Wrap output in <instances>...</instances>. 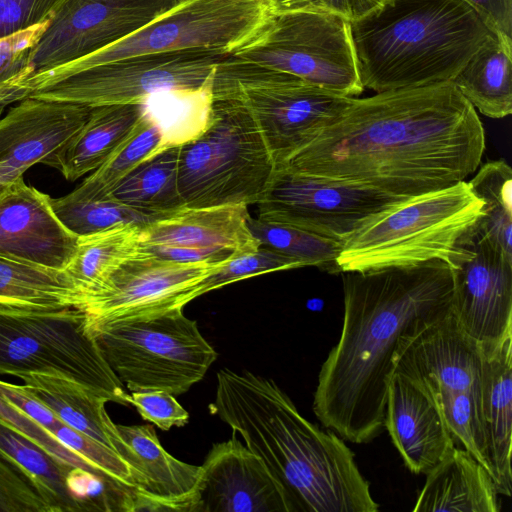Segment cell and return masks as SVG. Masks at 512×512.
<instances>
[{
    "mask_svg": "<svg viewBox=\"0 0 512 512\" xmlns=\"http://www.w3.org/2000/svg\"><path fill=\"white\" fill-rule=\"evenodd\" d=\"M484 150L476 109L448 81L354 98L281 168L411 198L465 181Z\"/></svg>",
    "mask_w": 512,
    "mask_h": 512,
    "instance_id": "1",
    "label": "cell"
},
{
    "mask_svg": "<svg viewBox=\"0 0 512 512\" xmlns=\"http://www.w3.org/2000/svg\"><path fill=\"white\" fill-rule=\"evenodd\" d=\"M341 334L318 374L313 411L345 441L364 444L384 428L388 386L401 341L451 312L449 265L344 272Z\"/></svg>",
    "mask_w": 512,
    "mask_h": 512,
    "instance_id": "2",
    "label": "cell"
},
{
    "mask_svg": "<svg viewBox=\"0 0 512 512\" xmlns=\"http://www.w3.org/2000/svg\"><path fill=\"white\" fill-rule=\"evenodd\" d=\"M349 25L360 81L376 93L452 81L495 34L462 0H382Z\"/></svg>",
    "mask_w": 512,
    "mask_h": 512,
    "instance_id": "3",
    "label": "cell"
},
{
    "mask_svg": "<svg viewBox=\"0 0 512 512\" xmlns=\"http://www.w3.org/2000/svg\"><path fill=\"white\" fill-rule=\"evenodd\" d=\"M482 216L483 201L466 181L408 198L341 242L337 273L435 259L448 264L462 237Z\"/></svg>",
    "mask_w": 512,
    "mask_h": 512,
    "instance_id": "4",
    "label": "cell"
},
{
    "mask_svg": "<svg viewBox=\"0 0 512 512\" xmlns=\"http://www.w3.org/2000/svg\"><path fill=\"white\" fill-rule=\"evenodd\" d=\"M276 164L246 106L233 96H213L203 131L180 145L178 189L184 207L256 204Z\"/></svg>",
    "mask_w": 512,
    "mask_h": 512,
    "instance_id": "5",
    "label": "cell"
},
{
    "mask_svg": "<svg viewBox=\"0 0 512 512\" xmlns=\"http://www.w3.org/2000/svg\"><path fill=\"white\" fill-rule=\"evenodd\" d=\"M481 345L458 325L452 312L404 338L393 373L419 384L432 398L456 443L489 471L481 405Z\"/></svg>",
    "mask_w": 512,
    "mask_h": 512,
    "instance_id": "6",
    "label": "cell"
},
{
    "mask_svg": "<svg viewBox=\"0 0 512 512\" xmlns=\"http://www.w3.org/2000/svg\"><path fill=\"white\" fill-rule=\"evenodd\" d=\"M87 328L132 392L183 394L203 379L218 356L183 309L133 320L87 322Z\"/></svg>",
    "mask_w": 512,
    "mask_h": 512,
    "instance_id": "7",
    "label": "cell"
},
{
    "mask_svg": "<svg viewBox=\"0 0 512 512\" xmlns=\"http://www.w3.org/2000/svg\"><path fill=\"white\" fill-rule=\"evenodd\" d=\"M53 374L74 380L110 402L131 404L76 308L0 305V374Z\"/></svg>",
    "mask_w": 512,
    "mask_h": 512,
    "instance_id": "8",
    "label": "cell"
},
{
    "mask_svg": "<svg viewBox=\"0 0 512 512\" xmlns=\"http://www.w3.org/2000/svg\"><path fill=\"white\" fill-rule=\"evenodd\" d=\"M272 10L266 0H181L130 36L84 58L36 73L20 86L51 79L128 57L182 51H211L233 55L252 41Z\"/></svg>",
    "mask_w": 512,
    "mask_h": 512,
    "instance_id": "9",
    "label": "cell"
},
{
    "mask_svg": "<svg viewBox=\"0 0 512 512\" xmlns=\"http://www.w3.org/2000/svg\"><path fill=\"white\" fill-rule=\"evenodd\" d=\"M233 55L337 94L353 97L364 90L349 21L324 10L272 12Z\"/></svg>",
    "mask_w": 512,
    "mask_h": 512,
    "instance_id": "10",
    "label": "cell"
},
{
    "mask_svg": "<svg viewBox=\"0 0 512 512\" xmlns=\"http://www.w3.org/2000/svg\"><path fill=\"white\" fill-rule=\"evenodd\" d=\"M230 56L211 51L132 56L38 83L28 89L26 98L90 107L142 103L161 91L214 84Z\"/></svg>",
    "mask_w": 512,
    "mask_h": 512,
    "instance_id": "11",
    "label": "cell"
},
{
    "mask_svg": "<svg viewBox=\"0 0 512 512\" xmlns=\"http://www.w3.org/2000/svg\"><path fill=\"white\" fill-rule=\"evenodd\" d=\"M212 95L233 96L246 106L277 169L336 122L354 100L253 63L236 85Z\"/></svg>",
    "mask_w": 512,
    "mask_h": 512,
    "instance_id": "12",
    "label": "cell"
},
{
    "mask_svg": "<svg viewBox=\"0 0 512 512\" xmlns=\"http://www.w3.org/2000/svg\"><path fill=\"white\" fill-rule=\"evenodd\" d=\"M408 198L313 174L277 169L257 205V218L344 241Z\"/></svg>",
    "mask_w": 512,
    "mask_h": 512,
    "instance_id": "13",
    "label": "cell"
},
{
    "mask_svg": "<svg viewBox=\"0 0 512 512\" xmlns=\"http://www.w3.org/2000/svg\"><path fill=\"white\" fill-rule=\"evenodd\" d=\"M220 264L168 260L141 248L84 299L80 310L87 322L101 323L184 309L199 282Z\"/></svg>",
    "mask_w": 512,
    "mask_h": 512,
    "instance_id": "14",
    "label": "cell"
},
{
    "mask_svg": "<svg viewBox=\"0 0 512 512\" xmlns=\"http://www.w3.org/2000/svg\"><path fill=\"white\" fill-rule=\"evenodd\" d=\"M180 1L65 0L31 51V75L69 64L117 43Z\"/></svg>",
    "mask_w": 512,
    "mask_h": 512,
    "instance_id": "15",
    "label": "cell"
},
{
    "mask_svg": "<svg viewBox=\"0 0 512 512\" xmlns=\"http://www.w3.org/2000/svg\"><path fill=\"white\" fill-rule=\"evenodd\" d=\"M448 265L453 283L451 312L460 328L480 345H496L512 335V258L475 224Z\"/></svg>",
    "mask_w": 512,
    "mask_h": 512,
    "instance_id": "16",
    "label": "cell"
},
{
    "mask_svg": "<svg viewBox=\"0 0 512 512\" xmlns=\"http://www.w3.org/2000/svg\"><path fill=\"white\" fill-rule=\"evenodd\" d=\"M248 206L183 207L145 225L141 246L160 258L223 263L260 244L249 229Z\"/></svg>",
    "mask_w": 512,
    "mask_h": 512,
    "instance_id": "17",
    "label": "cell"
},
{
    "mask_svg": "<svg viewBox=\"0 0 512 512\" xmlns=\"http://www.w3.org/2000/svg\"><path fill=\"white\" fill-rule=\"evenodd\" d=\"M188 512H294L281 483L236 433L213 444L193 490Z\"/></svg>",
    "mask_w": 512,
    "mask_h": 512,
    "instance_id": "18",
    "label": "cell"
},
{
    "mask_svg": "<svg viewBox=\"0 0 512 512\" xmlns=\"http://www.w3.org/2000/svg\"><path fill=\"white\" fill-rule=\"evenodd\" d=\"M83 104L27 97L0 119V185L45 164L83 127L90 113Z\"/></svg>",
    "mask_w": 512,
    "mask_h": 512,
    "instance_id": "19",
    "label": "cell"
},
{
    "mask_svg": "<svg viewBox=\"0 0 512 512\" xmlns=\"http://www.w3.org/2000/svg\"><path fill=\"white\" fill-rule=\"evenodd\" d=\"M78 236L55 214L51 197L24 182L8 184L0 194V255L65 270Z\"/></svg>",
    "mask_w": 512,
    "mask_h": 512,
    "instance_id": "20",
    "label": "cell"
},
{
    "mask_svg": "<svg viewBox=\"0 0 512 512\" xmlns=\"http://www.w3.org/2000/svg\"><path fill=\"white\" fill-rule=\"evenodd\" d=\"M115 452L130 468L137 488L135 511H185L200 466L169 454L151 425L116 424Z\"/></svg>",
    "mask_w": 512,
    "mask_h": 512,
    "instance_id": "21",
    "label": "cell"
},
{
    "mask_svg": "<svg viewBox=\"0 0 512 512\" xmlns=\"http://www.w3.org/2000/svg\"><path fill=\"white\" fill-rule=\"evenodd\" d=\"M384 427L414 474H426L456 445L439 408L415 381L393 373Z\"/></svg>",
    "mask_w": 512,
    "mask_h": 512,
    "instance_id": "22",
    "label": "cell"
},
{
    "mask_svg": "<svg viewBox=\"0 0 512 512\" xmlns=\"http://www.w3.org/2000/svg\"><path fill=\"white\" fill-rule=\"evenodd\" d=\"M481 405L492 477L501 495L512 490V335L481 345Z\"/></svg>",
    "mask_w": 512,
    "mask_h": 512,
    "instance_id": "23",
    "label": "cell"
},
{
    "mask_svg": "<svg viewBox=\"0 0 512 512\" xmlns=\"http://www.w3.org/2000/svg\"><path fill=\"white\" fill-rule=\"evenodd\" d=\"M501 494L489 471L464 447L453 449L428 473L414 512H499Z\"/></svg>",
    "mask_w": 512,
    "mask_h": 512,
    "instance_id": "24",
    "label": "cell"
},
{
    "mask_svg": "<svg viewBox=\"0 0 512 512\" xmlns=\"http://www.w3.org/2000/svg\"><path fill=\"white\" fill-rule=\"evenodd\" d=\"M0 450L35 477L53 512L88 511L104 487L106 479L59 462L1 418Z\"/></svg>",
    "mask_w": 512,
    "mask_h": 512,
    "instance_id": "25",
    "label": "cell"
},
{
    "mask_svg": "<svg viewBox=\"0 0 512 512\" xmlns=\"http://www.w3.org/2000/svg\"><path fill=\"white\" fill-rule=\"evenodd\" d=\"M143 111L142 103L91 107L81 130L45 164L69 181L93 172L129 134Z\"/></svg>",
    "mask_w": 512,
    "mask_h": 512,
    "instance_id": "26",
    "label": "cell"
},
{
    "mask_svg": "<svg viewBox=\"0 0 512 512\" xmlns=\"http://www.w3.org/2000/svg\"><path fill=\"white\" fill-rule=\"evenodd\" d=\"M18 378L64 424L115 451L118 432L106 411L108 398L58 375L27 373Z\"/></svg>",
    "mask_w": 512,
    "mask_h": 512,
    "instance_id": "27",
    "label": "cell"
},
{
    "mask_svg": "<svg viewBox=\"0 0 512 512\" xmlns=\"http://www.w3.org/2000/svg\"><path fill=\"white\" fill-rule=\"evenodd\" d=\"M512 39L492 35L451 81L481 114L504 118L512 112Z\"/></svg>",
    "mask_w": 512,
    "mask_h": 512,
    "instance_id": "28",
    "label": "cell"
},
{
    "mask_svg": "<svg viewBox=\"0 0 512 512\" xmlns=\"http://www.w3.org/2000/svg\"><path fill=\"white\" fill-rule=\"evenodd\" d=\"M142 227L121 224L78 237L76 252L65 272L80 293L82 303L141 250Z\"/></svg>",
    "mask_w": 512,
    "mask_h": 512,
    "instance_id": "29",
    "label": "cell"
},
{
    "mask_svg": "<svg viewBox=\"0 0 512 512\" xmlns=\"http://www.w3.org/2000/svg\"><path fill=\"white\" fill-rule=\"evenodd\" d=\"M81 295L65 270L0 255V305L80 310Z\"/></svg>",
    "mask_w": 512,
    "mask_h": 512,
    "instance_id": "30",
    "label": "cell"
},
{
    "mask_svg": "<svg viewBox=\"0 0 512 512\" xmlns=\"http://www.w3.org/2000/svg\"><path fill=\"white\" fill-rule=\"evenodd\" d=\"M168 147L161 126L144 108L135 126L108 158L66 196L74 200L108 197L136 167Z\"/></svg>",
    "mask_w": 512,
    "mask_h": 512,
    "instance_id": "31",
    "label": "cell"
},
{
    "mask_svg": "<svg viewBox=\"0 0 512 512\" xmlns=\"http://www.w3.org/2000/svg\"><path fill=\"white\" fill-rule=\"evenodd\" d=\"M180 145L170 146L136 167L110 196L150 214H169L184 207L178 189Z\"/></svg>",
    "mask_w": 512,
    "mask_h": 512,
    "instance_id": "32",
    "label": "cell"
},
{
    "mask_svg": "<svg viewBox=\"0 0 512 512\" xmlns=\"http://www.w3.org/2000/svg\"><path fill=\"white\" fill-rule=\"evenodd\" d=\"M483 201V216L476 228L512 258V170L503 159L489 160L468 181Z\"/></svg>",
    "mask_w": 512,
    "mask_h": 512,
    "instance_id": "33",
    "label": "cell"
},
{
    "mask_svg": "<svg viewBox=\"0 0 512 512\" xmlns=\"http://www.w3.org/2000/svg\"><path fill=\"white\" fill-rule=\"evenodd\" d=\"M213 85L165 90L142 102L161 126L170 146L182 145L203 131L211 107Z\"/></svg>",
    "mask_w": 512,
    "mask_h": 512,
    "instance_id": "34",
    "label": "cell"
},
{
    "mask_svg": "<svg viewBox=\"0 0 512 512\" xmlns=\"http://www.w3.org/2000/svg\"><path fill=\"white\" fill-rule=\"evenodd\" d=\"M248 226L260 246L299 262L303 267L316 266L336 272L341 242L314 232L274 221L253 218Z\"/></svg>",
    "mask_w": 512,
    "mask_h": 512,
    "instance_id": "35",
    "label": "cell"
},
{
    "mask_svg": "<svg viewBox=\"0 0 512 512\" xmlns=\"http://www.w3.org/2000/svg\"><path fill=\"white\" fill-rule=\"evenodd\" d=\"M59 220L75 235L83 236L121 224L145 226L167 214H150L124 204L112 196L101 199L74 200L66 195L51 198Z\"/></svg>",
    "mask_w": 512,
    "mask_h": 512,
    "instance_id": "36",
    "label": "cell"
},
{
    "mask_svg": "<svg viewBox=\"0 0 512 512\" xmlns=\"http://www.w3.org/2000/svg\"><path fill=\"white\" fill-rule=\"evenodd\" d=\"M303 268V266L273 250L259 246L256 250L236 253L203 278L194 291V299L234 282L265 273Z\"/></svg>",
    "mask_w": 512,
    "mask_h": 512,
    "instance_id": "37",
    "label": "cell"
},
{
    "mask_svg": "<svg viewBox=\"0 0 512 512\" xmlns=\"http://www.w3.org/2000/svg\"><path fill=\"white\" fill-rule=\"evenodd\" d=\"M0 511L53 512L35 477L2 450H0Z\"/></svg>",
    "mask_w": 512,
    "mask_h": 512,
    "instance_id": "38",
    "label": "cell"
},
{
    "mask_svg": "<svg viewBox=\"0 0 512 512\" xmlns=\"http://www.w3.org/2000/svg\"><path fill=\"white\" fill-rule=\"evenodd\" d=\"M110 481L137 491L130 468L114 450L63 422L49 431Z\"/></svg>",
    "mask_w": 512,
    "mask_h": 512,
    "instance_id": "39",
    "label": "cell"
},
{
    "mask_svg": "<svg viewBox=\"0 0 512 512\" xmlns=\"http://www.w3.org/2000/svg\"><path fill=\"white\" fill-rule=\"evenodd\" d=\"M50 19L0 37V88L16 90L24 99L20 84L32 74L29 57Z\"/></svg>",
    "mask_w": 512,
    "mask_h": 512,
    "instance_id": "40",
    "label": "cell"
},
{
    "mask_svg": "<svg viewBox=\"0 0 512 512\" xmlns=\"http://www.w3.org/2000/svg\"><path fill=\"white\" fill-rule=\"evenodd\" d=\"M0 418L22 432L31 441L59 462L67 466L86 470L110 481L80 455L63 445L47 429L11 404L1 393Z\"/></svg>",
    "mask_w": 512,
    "mask_h": 512,
    "instance_id": "41",
    "label": "cell"
},
{
    "mask_svg": "<svg viewBox=\"0 0 512 512\" xmlns=\"http://www.w3.org/2000/svg\"><path fill=\"white\" fill-rule=\"evenodd\" d=\"M133 404L140 416L164 431L172 427H183L189 421V413L175 396L160 390L132 392Z\"/></svg>",
    "mask_w": 512,
    "mask_h": 512,
    "instance_id": "42",
    "label": "cell"
},
{
    "mask_svg": "<svg viewBox=\"0 0 512 512\" xmlns=\"http://www.w3.org/2000/svg\"><path fill=\"white\" fill-rule=\"evenodd\" d=\"M65 0H0V37L51 18Z\"/></svg>",
    "mask_w": 512,
    "mask_h": 512,
    "instance_id": "43",
    "label": "cell"
},
{
    "mask_svg": "<svg viewBox=\"0 0 512 512\" xmlns=\"http://www.w3.org/2000/svg\"><path fill=\"white\" fill-rule=\"evenodd\" d=\"M0 393L48 431L62 423L46 405L30 393L24 384L17 385L0 380Z\"/></svg>",
    "mask_w": 512,
    "mask_h": 512,
    "instance_id": "44",
    "label": "cell"
},
{
    "mask_svg": "<svg viewBox=\"0 0 512 512\" xmlns=\"http://www.w3.org/2000/svg\"><path fill=\"white\" fill-rule=\"evenodd\" d=\"M496 35L512 39V0H462Z\"/></svg>",
    "mask_w": 512,
    "mask_h": 512,
    "instance_id": "45",
    "label": "cell"
},
{
    "mask_svg": "<svg viewBox=\"0 0 512 512\" xmlns=\"http://www.w3.org/2000/svg\"><path fill=\"white\" fill-rule=\"evenodd\" d=\"M382 0H321L325 11L347 21L360 19L375 9Z\"/></svg>",
    "mask_w": 512,
    "mask_h": 512,
    "instance_id": "46",
    "label": "cell"
},
{
    "mask_svg": "<svg viewBox=\"0 0 512 512\" xmlns=\"http://www.w3.org/2000/svg\"><path fill=\"white\" fill-rule=\"evenodd\" d=\"M275 13L300 11V10H324L321 0H266ZM325 11V10H324Z\"/></svg>",
    "mask_w": 512,
    "mask_h": 512,
    "instance_id": "47",
    "label": "cell"
},
{
    "mask_svg": "<svg viewBox=\"0 0 512 512\" xmlns=\"http://www.w3.org/2000/svg\"><path fill=\"white\" fill-rule=\"evenodd\" d=\"M21 100L22 97L18 91L0 88V112L6 105Z\"/></svg>",
    "mask_w": 512,
    "mask_h": 512,
    "instance_id": "48",
    "label": "cell"
},
{
    "mask_svg": "<svg viewBox=\"0 0 512 512\" xmlns=\"http://www.w3.org/2000/svg\"><path fill=\"white\" fill-rule=\"evenodd\" d=\"M7 185H0V194L2 193V191L5 189Z\"/></svg>",
    "mask_w": 512,
    "mask_h": 512,
    "instance_id": "49",
    "label": "cell"
}]
</instances>
